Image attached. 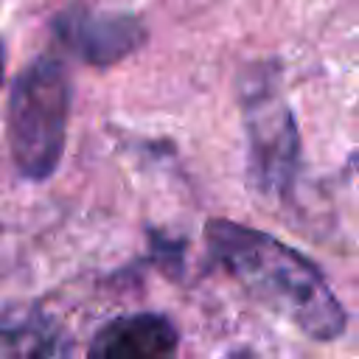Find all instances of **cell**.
Instances as JSON below:
<instances>
[{"mask_svg":"<svg viewBox=\"0 0 359 359\" xmlns=\"http://www.w3.org/2000/svg\"><path fill=\"white\" fill-rule=\"evenodd\" d=\"M205 241L216 264H222L258 303L289 320L306 337L328 342L345 331L348 317L342 303L320 266L294 247L230 219H210Z\"/></svg>","mask_w":359,"mask_h":359,"instance_id":"6da1fadb","label":"cell"},{"mask_svg":"<svg viewBox=\"0 0 359 359\" xmlns=\"http://www.w3.org/2000/svg\"><path fill=\"white\" fill-rule=\"evenodd\" d=\"M73 81L62 59L39 56L14 79L6 109L11 163L31 182L50 180L67 143Z\"/></svg>","mask_w":359,"mask_h":359,"instance_id":"7a4b0ae2","label":"cell"},{"mask_svg":"<svg viewBox=\"0 0 359 359\" xmlns=\"http://www.w3.org/2000/svg\"><path fill=\"white\" fill-rule=\"evenodd\" d=\"M247 168L252 185L266 196H286L300 168V132L280 90L275 62L250 65L238 84Z\"/></svg>","mask_w":359,"mask_h":359,"instance_id":"3957f363","label":"cell"},{"mask_svg":"<svg viewBox=\"0 0 359 359\" xmlns=\"http://www.w3.org/2000/svg\"><path fill=\"white\" fill-rule=\"evenodd\" d=\"M53 36L81 62L109 67L146 45V25L135 14H104L87 6H70L53 17Z\"/></svg>","mask_w":359,"mask_h":359,"instance_id":"277c9868","label":"cell"},{"mask_svg":"<svg viewBox=\"0 0 359 359\" xmlns=\"http://www.w3.org/2000/svg\"><path fill=\"white\" fill-rule=\"evenodd\" d=\"M177 325L157 311H132L107 320L90 339L87 359H174Z\"/></svg>","mask_w":359,"mask_h":359,"instance_id":"5b68a950","label":"cell"},{"mask_svg":"<svg viewBox=\"0 0 359 359\" xmlns=\"http://www.w3.org/2000/svg\"><path fill=\"white\" fill-rule=\"evenodd\" d=\"M53 337L39 325H0V359H45Z\"/></svg>","mask_w":359,"mask_h":359,"instance_id":"8992f818","label":"cell"},{"mask_svg":"<svg viewBox=\"0 0 359 359\" xmlns=\"http://www.w3.org/2000/svg\"><path fill=\"white\" fill-rule=\"evenodd\" d=\"M3 76H6V50H3V42H0V84H3Z\"/></svg>","mask_w":359,"mask_h":359,"instance_id":"52a82bcc","label":"cell"}]
</instances>
